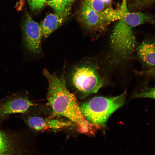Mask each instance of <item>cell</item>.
I'll list each match as a JSON object with an SVG mask.
<instances>
[{"instance_id":"cell-14","label":"cell","mask_w":155,"mask_h":155,"mask_svg":"<svg viewBox=\"0 0 155 155\" xmlns=\"http://www.w3.org/2000/svg\"><path fill=\"white\" fill-rule=\"evenodd\" d=\"M155 4V0H133L127 4L128 11L142 9Z\"/></svg>"},{"instance_id":"cell-4","label":"cell","mask_w":155,"mask_h":155,"mask_svg":"<svg viewBox=\"0 0 155 155\" xmlns=\"http://www.w3.org/2000/svg\"><path fill=\"white\" fill-rule=\"evenodd\" d=\"M115 24L111 36V44L113 52L122 57L128 56L136 44L133 27L127 24L122 18Z\"/></svg>"},{"instance_id":"cell-11","label":"cell","mask_w":155,"mask_h":155,"mask_svg":"<svg viewBox=\"0 0 155 155\" xmlns=\"http://www.w3.org/2000/svg\"><path fill=\"white\" fill-rule=\"evenodd\" d=\"M122 18L127 24L133 27L145 23H155L154 18L151 15L140 12L128 11Z\"/></svg>"},{"instance_id":"cell-2","label":"cell","mask_w":155,"mask_h":155,"mask_svg":"<svg viewBox=\"0 0 155 155\" xmlns=\"http://www.w3.org/2000/svg\"><path fill=\"white\" fill-rule=\"evenodd\" d=\"M126 95L124 92L115 97H94L81 104V111L90 123L98 126L104 125L111 115L123 105Z\"/></svg>"},{"instance_id":"cell-6","label":"cell","mask_w":155,"mask_h":155,"mask_svg":"<svg viewBox=\"0 0 155 155\" xmlns=\"http://www.w3.org/2000/svg\"><path fill=\"white\" fill-rule=\"evenodd\" d=\"M35 104L28 96L21 94H17L7 97L0 103V119L11 114H25Z\"/></svg>"},{"instance_id":"cell-1","label":"cell","mask_w":155,"mask_h":155,"mask_svg":"<svg viewBox=\"0 0 155 155\" xmlns=\"http://www.w3.org/2000/svg\"><path fill=\"white\" fill-rule=\"evenodd\" d=\"M42 73L48 83L46 98L53 110L52 117L62 116L69 119L80 133L93 134L97 126L88 121L83 115L75 95L68 89L63 77L51 73L46 69Z\"/></svg>"},{"instance_id":"cell-18","label":"cell","mask_w":155,"mask_h":155,"mask_svg":"<svg viewBox=\"0 0 155 155\" xmlns=\"http://www.w3.org/2000/svg\"><path fill=\"white\" fill-rule=\"evenodd\" d=\"M142 73L147 75L155 77V66L145 71H143Z\"/></svg>"},{"instance_id":"cell-7","label":"cell","mask_w":155,"mask_h":155,"mask_svg":"<svg viewBox=\"0 0 155 155\" xmlns=\"http://www.w3.org/2000/svg\"><path fill=\"white\" fill-rule=\"evenodd\" d=\"M79 19L83 26L90 30H100L110 23L104 10L97 13L84 2L79 11Z\"/></svg>"},{"instance_id":"cell-16","label":"cell","mask_w":155,"mask_h":155,"mask_svg":"<svg viewBox=\"0 0 155 155\" xmlns=\"http://www.w3.org/2000/svg\"><path fill=\"white\" fill-rule=\"evenodd\" d=\"M135 98H148L155 100V87L146 88L140 92L135 93Z\"/></svg>"},{"instance_id":"cell-20","label":"cell","mask_w":155,"mask_h":155,"mask_svg":"<svg viewBox=\"0 0 155 155\" xmlns=\"http://www.w3.org/2000/svg\"><path fill=\"white\" fill-rule=\"evenodd\" d=\"M106 7H109L111 5L113 0H102Z\"/></svg>"},{"instance_id":"cell-5","label":"cell","mask_w":155,"mask_h":155,"mask_svg":"<svg viewBox=\"0 0 155 155\" xmlns=\"http://www.w3.org/2000/svg\"><path fill=\"white\" fill-rule=\"evenodd\" d=\"M22 29L23 43L26 50L32 54H40L42 30L40 24L34 21L27 11L23 17Z\"/></svg>"},{"instance_id":"cell-17","label":"cell","mask_w":155,"mask_h":155,"mask_svg":"<svg viewBox=\"0 0 155 155\" xmlns=\"http://www.w3.org/2000/svg\"><path fill=\"white\" fill-rule=\"evenodd\" d=\"M31 9L34 11L40 10L46 4L45 0H27Z\"/></svg>"},{"instance_id":"cell-3","label":"cell","mask_w":155,"mask_h":155,"mask_svg":"<svg viewBox=\"0 0 155 155\" xmlns=\"http://www.w3.org/2000/svg\"><path fill=\"white\" fill-rule=\"evenodd\" d=\"M68 76L72 86L83 96L97 93L103 84L96 67L87 62L73 66Z\"/></svg>"},{"instance_id":"cell-13","label":"cell","mask_w":155,"mask_h":155,"mask_svg":"<svg viewBox=\"0 0 155 155\" xmlns=\"http://www.w3.org/2000/svg\"><path fill=\"white\" fill-rule=\"evenodd\" d=\"M74 0H51L46 2V4L52 7L56 13H63L70 10L71 5Z\"/></svg>"},{"instance_id":"cell-15","label":"cell","mask_w":155,"mask_h":155,"mask_svg":"<svg viewBox=\"0 0 155 155\" xmlns=\"http://www.w3.org/2000/svg\"><path fill=\"white\" fill-rule=\"evenodd\" d=\"M84 2L98 13H102L106 8L102 0H85Z\"/></svg>"},{"instance_id":"cell-19","label":"cell","mask_w":155,"mask_h":155,"mask_svg":"<svg viewBox=\"0 0 155 155\" xmlns=\"http://www.w3.org/2000/svg\"><path fill=\"white\" fill-rule=\"evenodd\" d=\"M120 9L123 13H125L128 11L127 8V0H123Z\"/></svg>"},{"instance_id":"cell-8","label":"cell","mask_w":155,"mask_h":155,"mask_svg":"<svg viewBox=\"0 0 155 155\" xmlns=\"http://www.w3.org/2000/svg\"><path fill=\"white\" fill-rule=\"evenodd\" d=\"M22 137L18 132L0 128V155H23Z\"/></svg>"},{"instance_id":"cell-9","label":"cell","mask_w":155,"mask_h":155,"mask_svg":"<svg viewBox=\"0 0 155 155\" xmlns=\"http://www.w3.org/2000/svg\"><path fill=\"white\" fill-rule=\"evenodd\" d=\"M70 10L61 13H50L47 15L40 24L44 38H48L54 31L62 25L67 20Z\"/></svg>"},{"instance_id":"cell-12","label":"cell","mask_w":155,"mask_h":155,"mask_svg":"<svg viewBox=\"0 0 155 155\" xmlns=\"http://www.w3.org/2000/svg\"><path fill=\"white\" fill-rule=\"evenodd\" d=\"M23 119L31 128L37 131L47 129L46 119L36 116H23Z\"/></svg>"},{"instance_id":"cell-10","label":"cell","mask_w":155,"mask_h":155,"mask_svg":"<svg viewBox=\"0 0 155 155\" xmlns=\"http://www.w3.org/2000/svg\"><path fill=\"white\" fill-rule=\"evenodd\" d=\"M137 56L145 65L152 68L155 66V40H146L136 49Z\"/></svg>"}]
</instances>
